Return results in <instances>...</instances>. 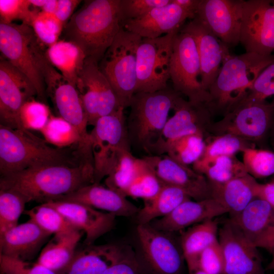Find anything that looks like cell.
Masks as SVG:
<instances>
[{"mask_svg":"<svg viewBox=\"0 0 274 274\" xmlns=\"http://www.w3.org/2000/svg\"><path fill=\"white\" fill-rule=\"evenodd\" d=\"M94 183V165L53 164L1 176L0 189L15 191L27 202L56 200Z\"/></svg>","mask_w":274,"mask_h":274,"instance_id":"1","label":"cell"},{"mask_svg":"<svg viewBox=\"0 0 274 274\" xmlns=\"http://www.w3.org/2000/svg\"><path fill=\"white\" fill-rule=\"evenodd\" d=\"M93 163L78 144L65 148L51 147L27 129L0 124V173L8 175L53 164Z\"/></svg>","mask_w":274,"mask_h":274,"instance_id":"2","label":"cell"},{"mask_svg":"<svg viewBox=\"0 0 274 274\" xmlns=\"http://www.w3.org/2000/svg\"><path fill=\"white\" fill-rule=\"evenodd\" d=\"M123 27L119 0L86 1L63 28V40L80 47L97 62Z\"/></svg>","mask_w":274,"mask_h":274,"instance_id":"3","label":"cell"},{"mask_svg":"<svg viewBox=\"0 0 274 274\" xmlns=\"http://www.w3.org/2000/svg\"><path fill=\"white\" fill-rule=\"evenodd\" d=\"M182 96L168 87L154 92L135 93L126 119L130 147L153 155L169 111L174 109Z\"/></svg>","mask_w":274,"mask_h":274,"instance_id":"4","label":"cell"},{"mask_svg":"<svg viewBox=\"0 0 274 274\" xmlns=\"http://www.w3.org/2000/svg\"><path fill=\"white\" fill-rule=\"evenodd\" d=\"M273 61V54H230L208 91L210 100L207 106L212 115L223 117L232 110L244 98L258 75Z\"/></svg>","mask_w":274,"mask_h":274,"instance_id":"5","label":"cell"},{"mask_svg":"<svg viewBox=\"0 0 274 274\" xmlns=\"http://www.w3.org/2000/svg\"><path fill=\"white\" fill-rule=\"evenodd\" d=\"M142 38L122 27L98 62L121 107H129L137 85L136 55Z\"/></svg>","mask_w":274,"mask_h":274,"instance_id":"6","label":"cell"},{"mask_svg":"<svg viewBox=\"0 0 274 274\" xmlns=\"http://www.w3.org/2000/svg\"><path fill=\"white\" fill-rule=\"evenodd\" d=\"M124 108L99 117L90 132L94 164V183L110 174L120 154L130 150Z\"/></svg>","mask_w":274,"mask_h":274,"instance_id":"7","label":"cell"},{"mask_svg":"<svg viewBox=\"0 0 274 274\" xmlns=\"http://www.w3.org/2000/svg\"><path fill=\"white\" fill-rule=\"evenodd\" d=\"M169 74L176 91L190 101L208 105L210 97L201 84L200 64L195 41L191 35L180 29L174 40Z\"/></svg>","mask_w":274,"mask_h":274,"instance_id":"8","label":"cell"},{"mask_svg":"<svg viewBox=\"0 0 274 274\" xmlns=\"http://www.w3.org/2000/svg\"><path fill=\"white\" fill-rule=\"evenodd\" d=\"M38 40L29 25L23 23H0L1 56L30 80L37 91L38 98L45 104L46 86L34 53L35 45Z\"/></svg>","mask_w":274,"mask_h":274,"instance_id":"9","label":"cell"},{"mask_svg":"<svg viewBox=\"0 0 274 274\" xmlns=\"http://www.w3.org/2000/svg\"><path fill=\"white\" fill-rule=\"evenodd\" d=\"M274 123V101L238 104L219 121L213 122L212 136L230 134L255 145L267 136Z\"/></svg>","mask_w":274,"mask_h":274,"instance_id":"10","label":"cell"},{"mask_svg":"<svg viewBox=\"0 0 274 274\" xmlns=\"http://www.w3.org/2000/svg\"><path fill=\"white\" fill-rule=\"evenodd\" d=\"M179 30L156 38L142 39L137 51L135 93L154 92L168 87L173 45Z\"/></svg>","mask_w":274,"mask_h":274,"instance_id":"11","label":"cell"},{"mask_svg":"<svg viewBox=\"0 0 274 274\" xmlns=\"http://www.w3.org/2000/svg\"><path fill=\"white\" fill-rule=\"evenodd\" d=\"M240 43L246 52L264 56L273 54L274 1H243Z\"/></svg>","mask_w":274,"mask_h":274,"instance_id":"12","label":"cell"},{"mask_svg":"<svg viewBox=\"0 0 274 274\" xmlns=\"http://www.w3.org/2000/svg\"><path fill=\"white\" fill-rule=\"evenodd\" d=\"M136 233L145 260L153 274H182L185 259L181 245L169 232L148 223L138 224Z\"/></svg>","mask_w":274,"mask_h":274,"instance_id":"13","label":"cell"},{"mask_svg":"<svg viewBox=\"0 0 274 274\" xmlns=\"http://www.w3.org/2000/svg\"><path fill=\"white\" fill-rule=\"evenodd\" d=\"M162 131L153 155L165 154L167 146L173 141L188 135L211 136L209 129L213 115L206 104L195 103L181 97Z\"/></svg>","mask_w":274,"mask_h":274,"instance_id":"14","label":"cell"},{"mask_svg":"<svg viewBox=\"0 0 274 274\" xmlns=\"http://www.w3.org/2000/svg\"><path fill=\"white\" fill-rule=\"evenodd\" d=\"M37 96L30 80L5 58L0 59L1 125L16 129L24 128L20 117L23 104Z\"/></svg>","mask_w":274,"mask_h":274,"instance_id":"15","label":"cell"},{"mask_svg":"<svg viewBox=\"0 0 274 274\" xmlns=\"http://www.w3.org/2000/svg\"><path fill=\"white\" fill-rule=\"evenodd\" d=\"M225 262L224 274H264L257 248L229 219L219 228Z\"/></svg>","mask_w":274,"mask_h":274,"instance_id":"16","label":"cell"},{"mask_svg":"<svg viewBox=\"0 0 274 274\" xmlns=\"http://www.w3.org/2000/svg\"><path fill=\"white\" fill-rule=\"evenodd\" d=\"M243 0H200L195 17L228 48L240 43Z\"/></svg>","mask_w":274,"mask_h":274,"instance_id":"17","label":"cell"},{"mask_svg":"<svg viewBox=\"0 0 274 274\" xmlns=\"http://www.w3.org/2000/svg\"><path fill=\"white\" fill-rule=\"evenodd\" d=\"M143 158L163 184L181 189L194 200L211 198L209 182L204 175L178 163L166 154Z\"/></svg>","mask_w":274,"mask_h":274,"instance_id":"18","label":"cell"},{"mask_svg":"<svg viewBox=\"0 0 274 274\" xmlns=\"http://www.w3.org/2000/svg\"><path fill=\"white\" fill-rule=\"evenodd\" d=\"M180 30L191 35L195 41L200 64V82L208 91L224 60L230 54L229 48L196 17L184 24Z\"/></svg>","mask_w":274,"mask_h":274,"instance_id":"19","label":"cell"},{"mask_svg":"<svg viewBox=\"0 0 274 274\" xmlns=\"http://www.w3.org/2000/svg\"><path fill=\"white\" fill-rule=\"evenodd\" d=\"M44 203L56 209L76 228L84 232L85 245H93L115 226L117 216L111 213L73 201L54 200Z\"/></svg>","mask_w":274,"mask_h":274,"instance_id":"20","label":"cell"},{"mask_svg":"<svg viewBox=\"0 0 274 274\" xmlns=\"http://www.w3.org/2000/svg\"><path fill=\"white\" fill-rule=\"evenodd\" d=\"M188 18L194 17L171 1L170 4L155 8L141 18L124 21L122 25L142 38L153 39L180 30Z\"/></svg>","mask_w":274,"mask_h":274,"instance_id":"21","label":"cell"},{"mask_svg":"<svg viewBox=\"0 0 274 274\" xmlns=\"http://www.w3.org/2000/svg\"><path fill=\"white\" fill-rule=\"evenodd\" d=\"M228 213L219 201L209 198L202 200H187L169 215L149 224L160 231L173 233Z\"/></svg>","mask_w":274,"mask_h":274,"instance_id":"22","label":"cell"},{"mask_svg":"<svg viewBox=\"0 0 274 274\" xmlns=\"http://www.w3.org/2000/svg\"><path fill=\"white\" fill-rule=\"evenodd\" d=\"M51 235L29 219L0 237V255L30 262Z\"/></svg>","mask_w":274,"mask_h":274,"instance_id":"23","label":"cell"},{"mask_svg":"<svg viewBox=\"0 0 274 274\" xmlns=\"http://www.w3.org/2000/svg\"><path fill=\"white\" fill-rule=\"evenodd\" d=\"M56 200L82 203L116 216H131L140 210L126 196L100 183L86 185Z\"/></svg>","mask_w":274,"mask_h":274,"instance_id":"24","label":"cell"},{"mask_svg":"<svg viewBox=\"0 0 274 274\" xmlns=\"http://www.w3.org/2000/svg\"><path fill=\"white\" fill-rule=\"evenodd\" d=\"M59 274H104L120 257L124 248L114 244L86 245Z\"/></svg>","mask_w":274,"mask_h":274,"instance_id":"25","label":"cell"},{"mask_svg":"<svg viewBox=\"0 0 274 274\" xmlns=\"http://www.w3.org/2000/svg\"><path fill=\"white\" fill-rule=\"evenodd\" d=\"M256 182L249 174L223 183L208 181L211 197L221 203L228 210L230 217H234L256 198Z\"/></svg>","mask_w":274,"mask_h":274,"instance_id":"26","label":"cell"},{"mask_svg":"<svg viewBox=\"0 0 274 274\" xmlns=\"http://www.w3.org/2000/svg\"><path fill=\"white\" fill-rule=\"evenodd\" d=\"M83 234L79 229L54 234L42 249L36 262L60 272L72 260Z\"/></svg>","mask_w":274,"mask_h":274,"instance_id":"27","label":"cell"},{"mask_svg":"<svg viewBox=\"0 0 274 274\" xmlns=\"http://www.w3.org/2000/svg\"><path fill=\"white\" fill-rule=\"evenodd\" d=\"M229 219L255 245L274 225V211L266 201L255 198L239 214Z\"/></svg>","mask_w":274,"mask_h":274,"instance_id":"28","label":"cell"},{"mask_svg":"<svg viewBox=\"0 0 274 274\" xmlns=\"http://www.w3.org/2000/svg\"><path fill=\"white\" fill-rule=\"evenodd\" d=\"M46 55L51 64L76 87L86 58L82 49L76 44L63 39L48 47Z\"/></svg>","mask_w":274,"mask_h":274,"instance_id":"29","label":"cell"},{"mask_svg":"<svg viewBox=\"0 0 274 274\" xmlns=\"http://www.w3.org/2000/svg\"><path fill=\"white\" fill-rule=\"evenodd\" d=\"M218 222L215 219L196 224L183 232L180 245L187 268L198 265L200 253L218 239Z\"/></svg>","mask_w":274,"mask_h":274,"instance_id":"30","label":"cell"},{"mask_svg":"<svg viewBox=\"0 0 274 274\" xmlns=\"http://www.w3.org/2000/svg\"><path fill=\"white\" fill-rule=\"evenodd\" d=\"M191 199L181 189L163 184L158 194L145 201L144 206L136 214L138 224H148L170 214L183 202Z\"/></svg>","mask_w":274,"mask_h":274,"instance_id":"31","label":"cell"},{"mask_svg":"<svg viewBox=\"0 0 274 274\" xmlns=\"http://www.w3.org/2000/svg\"><path fill=\"white\" fill-rule=\"evenodd\" d=\"M209 138L201 157L193 164L192 168L204 174L208 167L219 157L235 155L247 148L255 147V145L237 136L225 134Z\"/></svg>","mask_w":274,"mask_h":274,"instance_id":"32","label":"cell"},{"mask_svg":"<svg viewBox=\"0 0 274 274\" xmlns=\"http://www.w3.org/2000/svg\"><path fill=\"white\" fill-rule=\"evenodd\" d=\"M145 164V161L143 158L136 157L130 150L123 151L120 154L113 169L105 178L106 186L125 195L127 189Z\"/></svg>","mask_w":274,"mask_h":274,"instance_id":"33","label":"cell"},{"mask_svg":"<svg viewBox=\"0 0 274 274\" xmlns=\"http://www.w3.org/2000/svg\"><path fill=\"white\" fill-rule=\"evenodd\" d=\"M84 65L98 94L99 118L111 114L122 107L110 83L100 71L98 62L86 58Z\"/></svg>","mask_w":274,"mask_h":274,"instance_id":"34","label":"cell"},{"mask_svg":"<svg viewBox=\"0 0 274 274\" xmlns=\"http://www.w3.org/2000/svg\"><path fill=\"white\" fill-rule=\"evenodd\" d=\"M206 142L199 135H188L178 138L167 147L165 154L186 166L193 164L201 156Z\"/></svg>","mask_w":274,"mask_h":274,"instance_id":"35","label":"cell"},{"mask_svg":"<svg viewBox=\"0 0 274 274\" xmlns=\"http://www.w3.org/2000/svg\"><path fill=\"white\" fill-rule=\"evenodd\" d=\"M23 214L51 234L78 229L58 211L45 203L24 211Z\"/></svg>","mask_w":274,"mask_h":274,"instance_id":"36","label":"cell"},{"mask_svg":"<svg viewBox=\"0 0 274 274\" xmlns=\"http://www.w3.org/2000/svg\"><path fill=\"white\" fill-rule=\"evenodd\" d=\"M27 202L25 197L15 191L0 189V237L18 225Z\"/></svg>","mask_w":274,"mask_h":274,"instance_id":"37","label":"cell"},{"mask_svg":"<svg viewBox=\"0 0 274 274\" xmlns=\"http://www.w3.org/2000/svg\"><path fill=\"white\" fill-rule=\"evenodd\" d=\"M40 131L45 140L56 147L65 148L80 143V137L76 130L60 117L51 115Z\"/></svg>","mask_w":274,"mask_h":274,"instance_id":"38","label":"cell"},{"mask_svg":"<svg viewBox=\"0 0 274 274\" xmlns=\"http://www.w3.org/2000/svg\"><path fill=\"white\" fill-rule=\"evenodd\" d=\"M247 174L243 161L235 155H225L217 158L203 175L210 182L223 183Z\"/></svg>","mask_w":274,"mask_h":274,"instance_id":"39","label":"cell"},{"mask_svg":"<svg viewBox=\"0 0 274 274\" xmlns=\"http://www.w3.org/2000/svg\"><path fill=\"white\" fill-rule=\"evenodd\" d=\"M246 170L255 179L265 178L274 175V151L247 148L241 152Z\"/></svg>","mask_w":274,"mask_h":274,"instance_id":"40","label":"cell"},{"mask_svg":"<svg viewBox=\"0 0 274 274\" xmlns=\"http://www.w3.org/2000/svg\"><path fill=\"white\" fill-rule=\"evenodd\" d=\"M163 185L145 161L144 166L127 189L125 195L126 197L141 198L144 201H147L152 199L158 194Z\"/></svg>","mask_w":274,"mask_h":274,"instance_id":"41","label":"cell"},{"mask_svg":"<svg viewBox=\"0 0 274 274\" xmlns=\"http://www.w3.org/2000/svg\"><path fill=\"white\" fill-rule=\"evenodd\" d=\"M30 26L39 41L48 47L59 40L64 25L54 14L38 11L34 15Z\"/></svg>","mask_w":274,"mask_h":274,"instance_id":"42","label":"cell"},{"mask_svg":"<svg viewBox=\"0 0 274 274\" xmlns=\"http://www.w3.org/2000/svg\"><path fill=\"white\" fill-rule=\"evenodd\" d=\"M271 97H274V61L261 72L238 104L267 102V99Z\"/></svg>","mask_w":274,"mask_h":274,"instance_id":"43","label":"cell"},{"mask_svg":"<svg viewBox=\"0 0 274 274\" xmlns=\"http://www.w3.org/2000/svg\"><path fill=\"white\" fill-rule=\"evenodd\" d=\"M29 0H0V22L11 24L16 20L30 25L32 19L38 11L31 9Z\"/></svg>","mask_w":274,"mask_h":274,"instance_id":"44","label":"cell"},{"mask_svg":"<svg viewBox=\"0 0 274 274\" xmlns=\"http://www.w3.org/2000/svg\"><path fill=\"white\" fill-rule=\"evenodd\" d=\"M51 116L46 104L33 98L26 101L22 106L20 117L24 128L27 130H40Z\"/></svg>","mask_w":274,"mask_h":274,"instance_id":"45","label":"cell"},{"mask_svg":"<svg viewBox=\"0 0 274 274\" xmlns=\"http://www.w3.org/2000/svg\"><path fill=\"white\" fill-rule=\"evenodd\" d=\"M171 1L119 0L122 24L124 21L142 17L155 8L167 5L171 3Z\"/></svg>","mask_w":274,"mask_h":274,"instance_id":"46","label":"cell"},{"mask_svg":"<svg viewBox=\"0 0 274 274\" xmlns=\"http://www.w3.org/2000/svg\"><path fill=\"white\" fill-rule=\"evenodd\" d=\"M198 266L207 274L224 273V258L218 239L200 253Z\"/></svg>","mask_w":274,"mask_h":274,"instance_id":"47","label":"cell"},{"mask_svg":"<svg viewBox=\"0 0 274 274\" xmlns=\"http://www.w3.org/2000/svg\"><path fill=\"white\" fill-rule=\"evenodd\" d=\"M0 274H59L37 262L22 261L0 255Z\"/></svg>","mask_w":274,"mask_h":274,"instance_id":"48","label":"cell"},{"mask_svg":"<svg viewBox=\"0 0 274 274\" xmlns=\"http://www.w3.org/2000/svg\"><path fill=\"white\" fill-rule=\"evenodd\" d=\"M104 274H144L142 265L132 252L124 250L118 260Z\"/></svg>","mask_w":274,"mask_h":274,"instance_id":"49","label":"cell"},{"mask_svg":"<svg viewBox=\"0 0 274 274\" xmlns=\"http://www.w3.org/2000/svg\"><path fill=\"white\" fill-rule=\"evenodd\" d=\"M81 1L58 0L57 7L55 15L63 24L64 27L71 19L74 12Z\"/></svg>","mask_w":274,"mask_h":274,"instance_id":"50","label":"cell"},{"mask_svg":"<svg viewBox=\"0 0 274 274\" xmlns=\"http://www.w3.org/2000/svg\"><path fill=\"white\" fill-rule=\"evenodd\" d=\"M256 198L266 201L274 211V181L265 184L256 182L254 186Z\"/></svg>","mask_w":274,"mask_h":274,"instance_id":"51","label":"cell"},{"mask_svg":"<svg viewBox=\"0 0 274 274\" xmlns=\"http://www.w3.org/2000/svg\"><path fill=\"white\" fill-rule=\"evenodd\" d=\"M255 245L257 248L265 249L271 254L274 251V225L265 232Z\"/></svg>","mask_w":274,"mask_h":274,"instance_id":"52","label":"cell"},{"mask_svg":"<svg viewBox=\"0 0 274 274\" xmlns=\"http://www.w3.org/2000/svg\"><path fill=\"white\" fill-rule=\"evenodd\" d=\"M184 10L190 13L194 18L200 0H172Z\"/></svg>","mask_w":274,"mask_h":274,"instance_id":"53","label":"cell"},{"mask_svg":"<svg viewBox=\"0 0 274 274\" xmlns=\"http://www.w3.org/2000/svg\"><path fill=\"white\" fill-rule=\"evenodd\" d=\"M58 0H47L45 5L41 9L46 13L55 15L57 7Z\"/></svg>","mask_w":274,"mask_h":274,"instance_id":"54","label":"cell"},{"mask_svg":"<svg viewBox=\"0 0 274 274\" xmlns=\"http://www.w3.org/2000/svg\"><path fill=\"white\" fill-rule=\"evenodd\" d=\"M47 0H29L30 3L35 8L38 7L41 9L45 5Z\"/></svg>","mask_w":274,"mask_h":274,"instance_id":"55","label":"cell"},{"mask_svg":"<svg viewBox=\"0 0 274 274\" xmlns=\"http://www.w3.org/2000/svg\"><path fill=\"white\" fill-rule=\"evenodd\" d=\"M189 274H207L202 270L198 266H196L191 268H188Z\"/></svg>","mask_w":274,"mask_h":274,"instance_id":"56","label":"cell"},{"mask_svg":"<svg viewBox=\"0 0 274 274\" xmlns=\"http://www.w3.org/2000/svg\"><path fill=\"white\" fill-rule=\"evenodd\" d=\"M269 136L270 138V141L271 145L274 151V123L270 130V132L269 133Z\"/></svg>","mask_w":274,"mask_h":274,"instance_id":"57","label":"cell"},{"mask_svg":"<svg viewBox=\"0 0 274 274\" xmlns=\"http://www.w3.org/2000/svg\"><path fill=\"white\" fill-rule=\"evenodd\" d=\"M272 254V259L269 264V269L274 271V251L271 253Z\"/></svg>","mask_w":274,"mask_h":274,"instance_id":"58","label":"cell"},{"mask_svg":"<svg viewBox=\"0 0 274 274\" xmlns=\"http://www.w3.org/2000/svg\"><path fill=\"white\" fill-rule=\"evenodd\" d=\"M272 181H274V178H273V180Z\"/></svg>","mask_w":274,"mask_h":274,"instance_id":"59","label":"cell"}]
</instances>
